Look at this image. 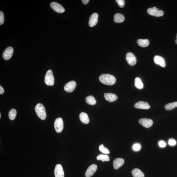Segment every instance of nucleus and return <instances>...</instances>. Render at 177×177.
Instances as JSON below:
<instances>
[{"label": "nucleus", "instance_id": "nucleus-1", "mask_svg": "<svg viewBox=\"0 0 177 177\" xmlns=\"http://www.w3.org/2000/svg\"><path fill=\"white\" fill-rule=\"evenodd\" d=\"M99 80L102 84L108 85L114 84L116 82L115 76L109 74H102L100 76Z\"/></svg>", "mask_w": 177, "mask_h": 177}, {"label": "nucleus", "instance_id": "nucleus-2", "mask_svg": "<svg viewBox=\"0 0 177 177\" xmlns=\"http://www.w3.org/2000/svg\"><path fill=\"white\" fill-rule=\"evenodd\" d=\"M35 110L37 115L41 120H44L46 118L47 114L45 108L42 104H37L35 107Z\"/></svg>", "mask_w": 177, "mask_h": 177}, {"label": "nucleus", "instance_id": "nucleus-3", "mask_svg": "<svg viewBox=\"0 0 177 177\" xmlns=\"http://www.w3.org/2000/svg\"><path fill=\"white\" fill-rule=\"evenodd\" d=\"M45 82L48 86H53L54 84V79L52 71L49 70L47 72L45 77Z\"/></svg>", "mask_w": 177, "mask_h": 177}, {"label": "nucleus", "instance_id": "nucleus-4", "mask_svg": "<svg viewBox=\"0 0 177 177\" xmlns=\"http://www.w3.org/2000/svg\"><path fill=\"white\" fill-rule=\"evenodd\" d=\"M54 127L56 132L60 133L62 132L64 128V123L62 118L59 117L55 120Z\"/></svg>", "mask_w": 177, "mask_h": 177}, {"label": "nucleus", "instance_id": "nucleus-5", "mask_svg": "<svg viewBox=\"0 0 177 177\" xmlns=\"http://www.w3.org/2000/svg\"><path fill=\"white\" fill-rule=\"evenodd\" d=\"M147 11L148 14L155 17H161L163 16L164 14V12L162 10H159L158 9L155 7L153 8H148Z\"/></svg>", "mask_w": 177, "mask_h": 177}, {"label": "nucleus", "instance_id": "nucleus-6", "mask_svg": "<svg viewBox=\"0 0 177 177\" xmlns=\"http://www.w3.org/2000/svg\"><path fill=\"white\" fill-rule=\"evenodd\" d=\"M126 60L131 66L135 65L137 63V59L134 54L131 52H128L126 55Z\"/></svg>", "mask_w": 177, "mask_h": 177}, {"label": "nucleus", "instance_id": "nucleus-7", "mask_svg": "<svg viewBox=\"0 0 177 177\" xmlns=\"http://www.w3.org/2000/svg\"><path fill=\"white\" fill-rule=\"evenodd\" d=\"M50 6L52 9L57 13H62L65 12V10L63 7L56 2H52L50 4Z\"/></svg>", "mask_w": 177, "mask_h": 177}, {"label": "nucleus", "instance_id": "nucleus-8", "mask_svg": "<svg viewBox=\"0 0 177 177\" xmlns=\"http://www.w3.org/2000/svg\"><path fill=\"white\" fill-rule=\"evenodd\" d=\"M14 52V49L11 47L7 48L3 52V57L4 60H8L11 58Z\"/></svg>", "mask_w": 177, "mask_h": 177}, {"label": "nucleus", "instance_id": "nucleus-9", "mask_svg": "<svg viewBox=\"0 0 177 177\" xmlns=\"http://www.w3.org/2000/svg\"><path fill=\"white\" fill-rule=\"evenodd\" d=\"M76 86V82L74 81H71L67 83L65 85L64 89L66 91L68 92L71 93L74 90Z\"/></svg>", "mask_w": 177, "mask_h": 177}, {"label": "nucleus", "instance_id": "nucleus-10", "mask_svg": "<svg viewBox=\"0 0 177 177\" xmlns=\"http://www.w3.org/2000/svg\"><path fill=\"white\" fill-rule=\"evenodd\" d=\"M98 15L97 13L92 14L89 17V27H92L95 26L98 23Z\"/></svg>", "mask_w": 177, "mask_h": 177}, {"label": "nucleus", "instance_id": "nucleus-11", "mask_svg": "<svg viewBox=\"0 0 177 177\" xmlns=\"http://www.w3.org/2000/svg\"><path fill=\"white\" fill-rule=\"evenodd\" d=\"M54 173L55 177H64V170L62 166L60 164H58L56 166Z\"/></svg>", "mask_w": 177, "mask_h": 177}, {"label": "nucleus", "instance_id": "nucleus-12", "mask_svg": "<svg viewBox=\"0 0 177 177\" xmlns=\"http://www.w3.org/2000/svg\"><path fill=\"white\" fill-rule=\"evenodd\" d=\"M97 169V166L95 164L91 165L87 169L85 175L86 177H90L95 173Z\"/></svg>", "mask_w": 177, "mask_h": 177}, {"label": "nucleus", "instance_id": "nucleus-13", "mask_svg": "<svg viewBox=\"0 0 177 177\" xmlns=\"http://www.w3.org/2000/svg\"><path fill=\"white\" fill-rule=\"evenodd\" d=\"M139 122L142 126L145 128L150 127L153 124L152 120L147 119H142L139 120Z\"/></svg>", "mask_w": 177, "mask_h": 177}, {"label": "nucleus", "instance_id": "nucleus-14", "mask_svg": "<svg viewBox=\"0 0 177 177\" xmlns=\"http://www.w3.org/2000/svg\"><path fill=\"white\" fill-rule=\"evenodd\" d=\"M154 61L155 64L160 66L165 67L166 66L165 61L163 58L160 56H154Z\"/></svg>", "mask_w": 177, "mask_h": 177}, {"label": "nucleus", "instance_id": "nucleus-15", "mask_svg": "<svg viewBox=\"0 0 177 177\" xmlns=\"http://www.w3.org/2000/svg\"><path fill=\"white\" fill-rule=\"evenodd\" d=\"M134 106L137 109H148L150 108V106L148 103L143 101L137 102L135 104Z\"/></svg>", "mask_w": 177, "mask_h": 177}, {"label": "nucleus", "instance_id": "nucleus-16", "mask_svg": "<svg viewBox=\"0 0 177 177\" xmlns=\"http://www.w3.org/2000/svg\"><path fill=\"white\" fill-rule=\"evenodd\" d=\"M104 97L107 101L112 102L115 101L117 99V96L113 93H104Z\"/></svg>", "mask_w": 177, "mask_h": 177}, {"label": "nucleus", "instance_id": "nucleus-17", "mask_svg": "<svg viewBox=\"0 0 177 177\" xmlns=\"http://www.w3.org/2000/svg\"><path fill=\"white\" fill-rule=\"evenodd\" d=\"M124 159L122 158L115 159L113 162V166L114 169L117 170L123 165Z\"/></svg>", "mask_w": 177, "mask_h": 177}, {"label": "nucleus", "instance_id": "nucleus-18", "mask_svg": "<svg viewBox=\"0 0 177 177\" xmlns=\"http://www.w3.org/2000/svg\"><path fill=\"white\" fill-rule=\"evenodd\" d=\"M80 121L82 123L86 124H88L89 123V118L88 115L86 113L84 112L81 113L80 115Z\"/></svg>", "mask_w": 177, "mask_h": 177}, {"label": "nucleus", "instance_id": "nucleus-19", "mask_svg": "<svg viewBox=\"0 0 177 177\" xmlns=\"http://www.w3.org/2000/svg\"><path fill=\"white\" fill-rule=\"evenodd\" d=\"M125 20V17L123 15L117 13L114 16V21L115 23H122Z\"/></svg>", "mask_w": 177, "mask_h": 177}, {"label": "nucleus", "instance_id": "nucleus-20", "mask_svg": "<svg viewBox=\"0 0 177 177\" xmlns=\"http://www.w3.org/2000/svg\"><path fill=\"white\" fill-rule=\"evenodd\" d=\"M137 44L140 46L146 47L149 45V41L147 39H139L137 40Z\"/></svg>", "mask_w": 177, "mask_h": 177}, {"label": "nucleus", "instance_id": "nucleus-21", "mask_svg": "<svg viewBox=\"0 0 177 177\" xmlns=\"http://www.w3.org/2000/svg\"><path fill=\"white\" fill-rule=\"evenodd\" d=\"M133 176L134 177H144V174L140 170L137 168L135 169L132 172Z\"/></svg>", "mask_w": 177, "mask_h": 177}, {"label": "nucleus", "instance_id": "nucleus-22", "mask_svg": "<svg viewBox=\"0 0 177 177\" xmlns=\"http://www.w3.org/2000/svg\"><path fill=\"white\" fill-rule=\"evenodd\" d=\"M135 86L137 89H141L143 88V84L140 78L139 77L135 78Z\"/></svg>", "mask_w": 177, "mask_h": 177}, {"label": "nucleus", "instance_id": "nucleus-23", "mask_svg": "<svg viewBox=\"0 0 177 177\" xmlns=\"http://www.w3.org/2000/svg\"><path fill=\"white\" fill-rule=\"evenodd\" d=\"M86 101L87 103L91 105H95L97 103L95 98L91 95L87 97L86 98Z\"/></svg>", "mask_w": 177, "mask_h": 177}, {"label": "nucleus", "instance_id": "nucleus-24", "mask_svg": "<svg viewBox=\"0 0 177 177\" xmlns=\"http://www.w3.org/2000/svg\"><path fill=\"white\" fill-rule=\"evenodd\" d=\"M176 107H177V102L168 103L165 106V108L167 110H172Z\"/></svg>", "mask_w": 177, "mask_h": 177}, {"label": "nucleus", "instance_id": "nucleus-25", "mask_svg": "<svg viewBox=\"0 0 177 177\" xmlns=\"http://www.w3.org/2000/svg\"><path fill=\"white\" fill-rule=\"evenodd\" d=\"M97 160H101L103 162L110 160V158L107 155L99 154L97 156Z\"/></svg>", "mask_w": 177, "mask_h": 177}, {"label": "nucleus", "instance_id": "nucleus-26", "mask_svg": "<svg viewBox=\"0 0 177 177\" xmlns=\"http://www.w3.org/2000/svg\"><path fill=\"white\" fill-rule=\"evenodd\" d=\"M17 111L15 109L11 110L9 113V117L11 120H14L15 119L17 115Z\"/></svg>", "mask_w": 177, "mask_h": 177}, {"label": "nucleus", "instance_id": "nucleus-27", "mask_svg": "<svg viewBox=\"0 0 177 177\" xmlns=\"http://www.w3.org/2000/svg\"><path fill=\"white\" fill-rule=\"evenodd\" d=\"M99 148L100 151L104 154H110V152L108 148L104 147L103 144L99 146Z\"/></svg>", "mask_w": 177, "mask_h": 177}, {"label": "nucleus", "instance_id": "nucleus-28", "mask_svg": "<svg viewBox=\"0 0 177 177\" xmlns=\"http://www.w3.org/2000/svg\"><path fill=\"white\" fill-rule=\"evenodd\" d=\"M141 145L139 143H135L133 146V149L135 151H138L141 149Z\"/></svg>", "mask_w": 177, "mask_h": 177}, {"label": "nucleus", "instance_id": "nucleus-29", "mask_svg": "<svg viewBox=\"0 0 177 177\" xmlns=\"http://www.w3.org/2000/svg\"><path fill=\"white\" fill-rule=\"evenodd\" d=\"M116 2L120 7L123 8L125 5V1L124 0H117Z\"/></svg>", "mask_w": 177, "mask_h": 177}, {"label": "nucleus", "instance_id": "nucleus-30", "mask_svg": "<svg viewBox=\"0 0 177 177\" xmlns=\"http://www.w3.org/2000/svg\"><path fill=\"white\" fill-rule=\"evenodd\" d=\"M4 15L3 12H0V25H1L4 23Z\"/></svg>", "mask_w": 177, "mask_h": 177}, {"label": "nucleus", "instance_id": "nucleus-31", "mask_svg": "<svg viewBox=\"0 0 177 177\" xmlns=\"http://www.w3.org/2000/svg\"><path fill=\"white\" fill-rule=\"evenodd\" d=\"M168 143L171 146H175L176 144V141L173 139H170L169 140Z\"/></svg>", "mask_w": 177, "mask_h": 177}, {"label": "nucleus", "instance_id": "nucleus-32", "mask_svg": "<svg viewBox=\"0 0 177 177\" xmlns=\"http://www.w3.org/2000/svg\"><path fill=\"white\" fill-rule=\"evenodd\" d=\"M159 145L161 148H164L166 147V144L164 141H160L159 143Z\"/></svg>", "mask_w": 177, "mask_h": 177}, {"label": "nucleus", "instance_id": "nucleus-33", "mask_svg": "<svg viewBox=\"0 0 177 177\" xmlns=\"http://www.w3.org/2000/svg\"><path fill=\"white\" fill-rule=\"evenodd\" d=\"M4 92V89L1 86H0V94H3Z\"/></svg>", "mask_w": 177, "mask_h": 177}, {"label": "nucleus", "instance_id": "nucleus-34", "mask_svg": "<svg viewBox=\"0 0 177 177\" xmlns=\"http://www.w3.org/2000/svg\"><path fill=\"white\" fill-rule=\"evenodd\" d=\"M82 1L83 4L86 5L89 3V0H82Z\"/></svg>", "mask_w": 177, "mask_h": 177}, {"label": "nucleus", "instance_id": "nucleus-35", "mask_svg": "<svg viewBox=\"0 0 177 177\" xmlns=\"http://www.w3.org/2000/svg\"><path fill=\"white\" fill-rule=\"evenodd\" d=\"M176 40H175V43L176 44H177V34L176 35Z\"/></svg>", "mask_w": 177, "mask_h": 177}, {"label": "nucleus", "instance_id": "nucleus-36", "mask_svg": "<svg viewBox=\"0 0 177 177\" xmlns=\"http://www.w3.org/2000/svg\"><path fill=\"white\" fill-rule=\"evenodd\" d=\"M1 117V113H0V118Z\"/></svg>", "mask_w": 177, "mask_h": 177}]
</instances>
